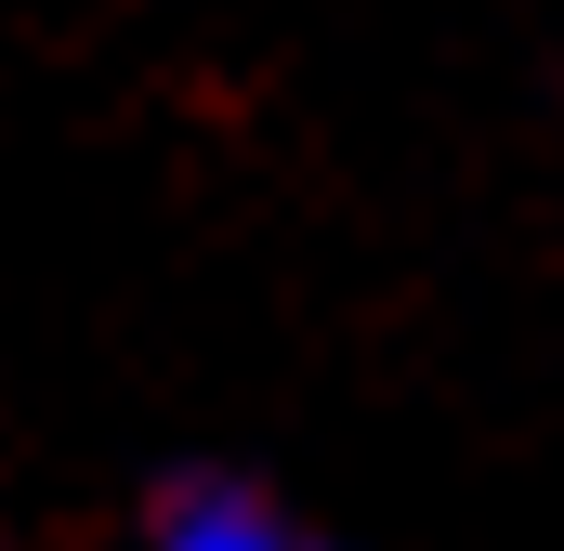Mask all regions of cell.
<instances>
[{
  "instance_id": "1",
  "label": "cell",
  "mask_w": 564,
  "mask_h": 551,
  "mask_svg": "<svg viewBox=\"0 0 564 551\" xmlns=\"http://www.w3.org/2000/svg\"><path fill=\"white\" fill-rule=\"evenodd\" d=\"M144 551H328L302 512H276L263 486H237V473H184L171 499H158V526Z\"/></svg>"
}]
</instances>
